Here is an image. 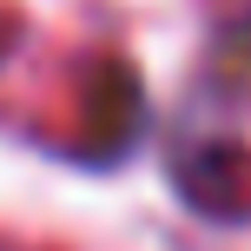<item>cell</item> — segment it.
Masks as SVG:
<instances>
[{
	"instance_id": "obj_2",
	"label": "cell",
	"mask_w": 251,
	"mask_h": 251,
	"mask_svg": "<svg viewBox=\"0 0 251 251\" xmlns=\"http://www.w3.org/2000/svg\"><path fill=\"white\" fill-rule=\"evenodd\" d=\"M0 60H7V20H0Z\"/></svg>"
},
{
	"instance_id": "obj_1",
	"label": "cell",
	"mask_w": 251,
	"mask_h": 251,
	"mask_svg": "<svg viewBox=\"0 0 251 251\" xmlns=\"http://www.w3.org/2000/svg\"><path fill=\"white\" fill-rule=\"evenodd\" d=\"M231 40H238V47H251V13H245L238 26H231Z\"/></svg>"
}]
</instances>
